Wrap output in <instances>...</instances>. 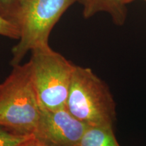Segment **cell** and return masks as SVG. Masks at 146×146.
I'll use <instances>...</instances> for the list:
<instances>
[{
  "instance_id": "3",
  "label": "cell",
  "mask_w": 146,
  "mask_h": 146,
  "mask_svg": "<svg viewBox=\"0 0 146 146\" xmlns=\"http://www.w3.org/2000/svg\"><path fill=\"white\" fill-rule=\"evenodd\" d=\"M80 0H19L14 23L20 33L12 50V66L20 64L27 53L49 45L53 27L73 3Z\"/></svg>"
},
{
  "instance_id": "6",
  "label": "cell",
  "mask_w": 146,
  "mask_h": 146,
  "mask_svg": "<svg viewBox=\"0 0 146 146\" xmlns=\"http://www.w3.org/2000/svg\"><path fill=\"white\" fill-rule=\"evenodd\" d=\"M83 5V16L90 18L98 12H106L118 25L125 23L127 9L123 0H80Z\"/></svg>"
},
{
  "instance_id": "7",
  "label": "cell",
  "mask_w": 146,
  "mask_h": 146,
  "mask_svg": "<svg viewBox=\"0 0 146 146\" xmlns=\"http://www.w3.org/2000/svg\"><path fill=\"white\" fill-rule=\"evenodd\" d=\"M77 146H120L113 127L88 126Z\"/></svg>"
},
{
  "instance_id": "2",
  "label": "cell",
  "mask_w": 146,
  "mask_h": 146,
  "mask_svg": "<svg viewBox=\"0 0 146 146\" xmlns=\"http://www.w3.org/2000/svg\"><path fill=\"white\" fill-rule=\"evenodd\" d=\"M66 108L87 126L113 127L114 99L104 82L89 68L74 66Z\"/></svg>"
},
{
  "instance_id": "5",
  "label": "cell",
  "mask_w": 146,
  "mask_h": 146,
  "mask_svg": "<svg viewBox=\"0 0 146 146\" xmlns=\"http://www.w3.org/2000/svg\"><path fill=\"white\" fill-rule=\"evenodd\" d=\"M88 126L64 108L41 112L33 135L48 146H77Z\"/></svg>"
},
{
  "instance_id": "11",
  "label": "cell",
  "mask_w": 146,
  "mask_h": 146,
  "mask_svg": "<svg viewBox=\"0 0 146 146\" xmlns=\"http://www.w3.org/2000/svg\"><path fill=\"white\" fill-rule=\"evenodd\" d=\"M17 146H48L46 144L43 143V142L39 141L38 139H36V138H35L33 135L24 141L23 143Z\"/></svg>"
},
{
  "instance_id": "9",
  "label": "cell",
  "mask_w": 146,
  "mask_h": 146,
  "mask_svg": "<svg viewBox=\"0 0 146 146\" xmlns=\"http://www.w3.org/2000/svg\"><path fill=\"white\" fill-rule=\"evenodd\" d=\"M0 35L16 39H19L20 36L17 26L1 14H0Z\"/></svg>"
},
{
  "instance_id": "10",
  "label": "cell",
  "mask_w": 146,
  "mask_h": 146,
  "mask_svg": "<svg viewBox=\"0 0 146 146\" xmlns=\"http://www.w3.org/2000/svg\"><path fill=\"white\" fill-rule=\"evenodd\" d=\"M19 0H0V14L14 23Z\"/></svg>"
},
{
  "instance_id": "12",
  "label": "cell",
  "mask_w": 146,
  "mask_h": 146,
  "mask_svg": "<svg viewBox=\"0 0 146 146\" xmlns=\"http://www.w3.org/2000/svg\"><path fill=\"white\" fill-rule=\"evenodd\" d=\"M133 1V0H123V3H125V4L126 5L127 4V3H129V2H131V1ZM145 1H146V0H145Z\"/></svg>"
},
{
  "instance_id": "1",
  "label": "cell",
  "mask_w": 146,
  "mask_h": 146,
  "mask_svg": "<svg viewBox=\"0 0 146 146\" xmlns=\"http://www.w3.org/2000/svg\"><path fill=\"white\" fill-rule=\"evenodd\" d=\"M40 112L30 64L14 66L0 84V127L17 134L33 135Z\"/></svg>"
},
{
  "instance_id": "4",
  "label": "cell",
  "mask_w": 146,
  "mask_h": 146,
  "mask_svg": "<svg viewBox=\"0 0 146 146\" xmlns=\"http://www.w3.org/2000/svg\"><path fill=\"white\" fill-rule=\"evenodd\" d=\"M31 54L29 62L41 108H64L75 65L50 45L35 48Z\"/></svg>"
},
{
  "instance_id": "8",
  "label": "cell",
  "mask_w": 146,
  "mask_h": 146,
  "mask_svg": "<svg viewBox=\"0 0 146 146\" xmlns=\"http://www.w3.org/2000/svg\"><path fill=\"white\" fill-rule=\"evenodd\" d=\"M31 136L17 134L0 127V146H17Z\"/></svg>"
}]
</instances>
